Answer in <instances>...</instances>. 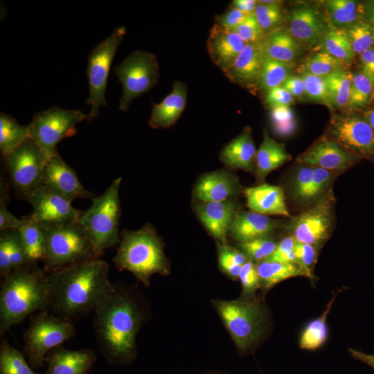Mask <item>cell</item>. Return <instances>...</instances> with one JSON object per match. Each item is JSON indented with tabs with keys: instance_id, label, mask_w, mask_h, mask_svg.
<instances>
[{
	"instance_id": "6da1fadb",
	"label": "cell",
	"mask_w": 374,
	"mask_h": 374,
	"mask_svg": "<svg viewBox=\"0 0 374 374\" xmlns=\"http://www.w3.org/2000/svg\"><path fill=\"white\" fill-rule=\"evenodd\" d=\"M93 312L102 355L110 365L132 364L137 356V334L148 315L142 297L131 287L113 283Z\"/></svg>"
},
{
	"instance_id": "7a4b0ae2",
	"label": "cell",
	"mask_w": 374,
	"mask_h": 374,
	"mask_svg": "<svg viewBox=\"0 0 374 374\" xmlns=\"http://www.w3.org/2000/svg\"><path fill=\"white\" fill-rule=\"evenodd\" d=\"M109 271L100 258L47 273L49 310L71 321L93 312L112 287Z\"/></svg>"
},
{
	"instance_id": "3957f363",
	"label": "cell",
	"mask_w": 374,
	"mask_h": 374,
	"mask_svg": "<svg viewBox=\"0 0 374 374\" xmlns=\"http://www.w3.org/2000/svg\"><path fill=\"white\" fill-rule=\"evenodd\" d=\"M50 309L47 272L37 265L15 269L3 278L0 291V337L27 317Z\"/></svg>"
},
{
	"instance_id": "277c9868",
	"label": "cell",
	"mask_w": 374,
	"mask_h": 374,
	"mask_svg": "<svg viewBox=\"0 0 374 374\" xmlns=\"http://www.w3.org/2000/svg\"><path fill=\"white\" fill-rule=\"evenodd\" d=\"M112 261L118 270L132 273L145 287H150L152 275L168 276L170 271L163 243L150 224L136 231L123 230Z\"/></svg>"
},
{
	"instance_id": "5b68a950",
	"label": "cell",
	"mask_w": 374,
	"mask_h": 374,
	"mask_svg": "<svg viewBox=\"0 0 374 374\" xmlns=\"http://www.w3.org/2000/svg\"><path fill=\"white\" fill-rule=\"evenodd\" d=\"M213 305L238 350L252 353L265 337L269 323L268 311L259 299H214Z\"/></svg>"
},
{
	"instance_id": "8992f818",
	"label": "cell",
	"mask_w": 374,
	"mask_h": 374,
	"mask_svg": "<svg viewBox=\"0 0 374 374\" xmlns=\"http://www.w3.org/2000/svg\"><path fill=\"white\" fill-rule=\"evenodd\" d=\"M42 225L45 238L43 263L47 273L101 258L78 221Z\"/></svg>"
},
{
	"instance_id": "52a82bcc",
	"label": "cell",
	"mask_w": 374,
	"mask_h": 374,
	"mask_svg": "<svg viewBox=\"0 0 374 374\" xmlns=\"http://www.w3.org/2000/svg\"><path fill=\"white\" fill-rule=\"evenodd\" d=\"M121 180V177L114 179L101 195L94 196L91 206L82 211L78 220L101 257L106 249L120 242Z\"/></svg>"
},
{
	"instance_id": "ba28073f",
	"label": "cell",
	"mask_w": 374,
	"mask_h": 374,
	"mask_svg": "<svg viewBox=\"0 0 374 374\" xmlns=\"http://www.w3.org/2000/svg\"><path fill=\"white\" fill-rule=\"evenodd\" d=\"M76 334L73 321L42 310L30 316L28 328L24 333L22 353L35 370L45 364L48 353L62 346Z\"/></svg>"
},
{
	"instance_id": "9c48e42d",
	"label": "cell",
	"mask_w": 374,
	"mask_h": 374,
	"mask_svg": "<svg viewBox=\"0 0 374 374\" xmlns=\"http://www.w3.org/2000/svg\"><path fill=\"white\" fill-rule=\"evenodd\" d=\"M125 33V26L116 28L109 36L91 50L88 56L87 74L89 96L86 104L91 106L87 119L89 123L98 116L100 107H107L105 92L109 71Z\"/></svg>"
},
{
	"instance_id": "30bf717a",
	"label": "cell",
	"mask_w": 374,
	"mask_h": 374,
	"mask_svg": "<svg viewBox=\"0 0 374 374\" xmlns=\"http://www.w3.org/2000/svg\"><path fill=\"white\" fill-rule=\"evenodd\" d=\"M87 119L79 109L52 107L35 114L30 128V139L49 158L57 151V145L76 132L75 127Z\"/></svg>"
},
{
	"instance_id": "8fae6325",
	"label": "cell",
	"mask_w": 374,
	"mask_h": 374,
	"mask_svg": "<svg viewBox=\"0 0 374 374\" xmlns=\"http://www.w3.org/2000/svg\"><path fill=\"white\" fill-rule=\"evenodd\" d=\"M114 73L123 86L118 109L126 111L135 98L157 84L159 66L154 54L135 51L115 66Z\"/></svg>"
},
{
	"instance_id": "7c38bea8",
	"label": "cell",
	"mask_w": 374,
	"mask_h": 374,
	"mask_svg": "<svg viewBox=\"0 0 374 374\" xmlns=\"http://www.w3.org/2000/svg\"><path fill=\"white\" fill-rule=\"evenodd\" d=\"M335 197L331 187L321 197L299 215L292 217L287 230L296 242L318 249L330 237L334 222Z\"/></svg>"
},
{
	"instance_id": "4fadbf2b",
	"label": "cell",
	"mask_w": 374,
	"mask_h": 374,
	"mask_svg": "<svg viewBox=\"0 0 374 374\" xmlns=\"http://www.w3.org/2000/svg\"><path fill=\"white\" fill-rule=\"evenodd\" d=\"M3 157L10 184L24 199L42 185L44 166L48 157L28 139Z\"/></svg>"
},
{
	"instance_id": "5bb4252c",
	"label": "cell",
	"mask_w": 374,
	"mask_h": 374,
	"mask_svg": "<svg viewBox=\"0 0 374 374\" xmlns=\"http://www.w3.org/2000/svg\"><path fill=\"white\" fill-rule=\"evenodd\" d=\"M327 135L359 158L374 160V131L364 115L334 114Z\"/></svg>"
},
{
	"instance_id": "9a60e30c",
	"label": "cell",
	"mask_w": 374,
	"mask_h": 374,
	"mask_svg": "<svg viewBox=\"0 0 374 374\" xmlns=\"http://www.w3.org/2000/svg\"><path fill=\"white\" fill-rule=\"evenodd\" d=\"M285 20L286 30L302 48L319 46L330 28L323 10L310 4L292 8L287 13Z\"/></svg>"
},
{
	"instance_id": "2e32d148",
	"label": "cell",
	"mask_w": 374,
	"mask_h": 374,
	"mask_svg": "<svg viewBox=\"0 0 374 374\" xmlns=\"http://www.w3.org/2000/svg\"><path fill=\"white\" fill-rule=\"evenodd\" d=\"M362 159L348 152L328 135L322 136L296 159L299 164L341 174Z\"/></svg>"
},
{
	"instance_id": "e0dca14e",
	"label": "cell",
	"mask_w": 374,
	"mask_h": 374,
	"mask_svg": "<svg viewBox=\"0 0 374 374\" xmlns=\"http://www.w3.org/2000/svg\"><path fill=\"white\" fill-rule=\"evenodd\" d=\"M33 207L30 217L41 224H63L77 222L82 211L71 202L41 185L24 198Z\"/></svg>"
},
{
	"instance_id": "ac0fdd59",
	"label": "cell",
	"mask_w": 374,
	"mask_h": 374,
	"mask_svg": "<svg viewBox=\"0 0 374 374\" xmlns=\"http://www.w3.org/2000/svg\"><path fill=\"white\" fill-rule=\"evenodd\" d=\"M42 185L72 202L77 199H90L94 194L86 189L75 171L57 152L51 156L44 168Z\"/></svg>"
},
{
	"instance_id": "d6986e66",
	"label": "cell",
	"mask_w": 374,
	"mask_h": 374,
	"mask_svg": "<svg viewBox=\"0 0 374 374\" xmlns=\"http://www.w3.org/2000/svg\"><path fill=\"white\" fill-rule=\"evenodd\" d=\"M96 359L90 348L71 350L60 346L46 355L44 374H88Z\"/></svg>"
},
{
	"instance_id": "ffe728a7",
	"label": "cell",
	"mask_w": 374,
	"mask_h": 374,
	"mask_svg": "<svg viewBox=\"0 0 374 374\" xmlns=\"http://www.w3.org/2000/svg\"><path fill=\"white\" fill-rule=\"evenodd\" d=\"M231 199L223 202H198L197 215L209 233L220 244H227V235L236 212Z\"/></svg>"
},
{
	"instance_id": "44dd1931",
	"label": "cell",
	"mask_w": 374,
	"mask_h": 374,
	"mask_svg": "<svg viewBox=\"0 0 374 374\" xmlns=\"http://www.w3.org/2000/svg\"><path fill=\"white\" fill-rule=\"evenodd\" d=\"M247 44L235 33L214 24L206 47L211 60L223 73L234 62Z\"/></svg>"
},
{
	"instance_id": "7402d4cb",
	"label": "cell",
	"mask_w": 374,
	"mask_h": 374,
	"mask_svg": "<svg viewBox=\"0 0 374 374\" xmlns=\"http://www.w3.org/2000/svg\"><path fill=\"white\" fill-rule=\"evenodd\" d=\"M240 190L238 178L233 174L217 170L204 175L195 186L193 197L199 202L229 200Z\"/></svg>"
},
{
	"instance_id": "603a6c76",
	"label": "cell",
	"mask_w": 374,
	"mask_h": 374,
	"mask_svg": "<svg viewBox=\"0 0 374 374\" xmlns=\"http://www.w3.org/2000/svg\"><path fill=\"white\" fill-rule=\"evenodd\" d=\"M262 57L260 42L247 44L224 74L234 84L249 89H256Z\"/></svg>"
},
{
	"instance_id": "cb8c5ba5",
	"label": "cell",
	"mask_w": 374,
	"mask_h": 374,
	"mask_svg": "<svg viewBox=\"0 0 374 374\" xmlns=\"http://www.w3.org/2000/svg\"><path fill=\"white\" fill-rule=\"evenodd\" d=\"M247 206L260 214L278 215L292 217L286 205L283 190L278 186L261 184L244 190Z\"/></svg>"
},
{
	"instance_id": "d4e9b609",
	"label": "cell",
	"mask_w": 374,
	"mask_h": 374,
	"mask_svg": "<svg viewBox=\"0 0 374 374\" xmlns=\"http://www.w3.org/2000/svg\"><path fill=\"white\" fill-rule=\"evenodd\" d=\"M187 104V87L176 80L171 92L159 103L154 104L148 120L149 125L154 129L169 128L179 118Z\"/></svg>"
},
{
	"instance_id": "484cf974",
	"label": "cell",
	"mask_w": 374,
	"mask_h": 374,
	"mask_svg": "<svg viewBox=\"0 0 374 374\" xmlns=\"http://www.w3.org/2000/svg\"><path fill=\"white\" fill-rule=\"evenodd\" d=\"M281 226L280 221L253 211L235 214L229 233L239 242L270 235Z\"/></svg>"
},
{
	"instance_id": "4316f807",
	"label": "cell",
	"mask_w": 374,
	"mask_h": 374,
	"mask_svg": "<svg viewBox=\"0 0 374 374\" xmlns=\"http://www.w3.org/2000/svg\"><path fill=\"white\" fill-rule=\"evenodd\" d=\"M257 150L250 127L227 143L220 153V160L231 168L255 172Z\"/></svg>"
},
{
	"instance_id": "83f0119b",
	"label": "cell",
	"mask_w": 374,
	"mask_h": 374,
	"mask_svg": "<svg viewBox=\"0 0 374 374\" xmlns=\"http://www.w3.org/2000/svg\"><path fill=\"white\" fill-rule=\"evenodd\" d=\"M260 43L264 55L293 66L302 50L286 28L281 27L267 35Z\"/></svg>"
},
{
	"instance_id": "f1b7e54d",
	"label": "cell",
	"mask_w": 374,
	"mask_h": 374,
	"mask_svg": "<svg viewBox=\"0 0 374 374\" xmlns=\"http://www.w3.org/2000/svg\"><path fill=\"white\" fill-rule=\"evenodd\" d=\"M291 159L285 145L276 141L263 131V139L256 157L255 175L258 182H262L272 171Z\"/></svg>"
},
{
	"instance_id": "f546056e",
	"label": "cell",
	"mask_w": 374,
	"mask_h": 374,
	"mask_svg": "<svg viewBox=\"0 0 374 374\" xmlns=\"http://www.w3.org/2000/svg\"><path fill=\"white\" fill-rule=\"evenodd\" d=\"M323 12L330 26L345 29L365 18V5L353 0H328Z\"/></svg>"
},
{
	"instance_id": "4dcf8cb0",
	"label": "cell",
	"mask_w": 374,
	"mask_h": 374,
	"mask_svg": "<svg viewBox=\"0 0 374 374\" xmlns=\"http://www.w3.org/2000/svg\"><path fill=\"white\" fill-rule=\"evenodd\" d=\"M17 229L21 242L32 265L44 261L45 257V238L41 223L33 220L30 215L24 216Z\"/></svg>"
},
{
	"instance_id": "1f68e13d",
	"label": "cell",
	"mask_w": 374,
	"mask_h": 374,
	"mask_svg": "<svg viewBox=\"0 0 374 374\" xmlns=\"http://www.w3.org/2000/svg\"><path fill=\"white\" fill-rule=\"evenodd\" d=\"M260 289L266 292L277 284L296 276H305L303 269L296 263H283L266 259L256 262Z\"/></svg>"
},
{
	"instance_id": "d6a6232c",
	"label": "cell",
	"mask_w": 374,
	"mask_h": 374,
	"mask_svg": "<svg viewBox=\"0 0 374 374\" xmlns=\"http://www.w3.org/2000/svg\"><path fill=\"white\" fill-rule=\"evenodd\" d=\"M337 294L338 292H334L322 314L305 326L299 341L301 349L316 350L325 344L328 337L327 318Z\"/></svg>"
},
{
	"instance_id": "836d02e7",
	"label": "cell",
	"mask_w": 374,
	"mask_h": 374,
	"mask_svg": "<svg viewBox=\"0 0 374 374\" xmlns=\"http://www.w3.org/2000/svg\"><path fill=\"white\" fill-rule=\"evenodd\" d=\"M353 75L348 69L338 70L325 77L330 109L339 110L348 106Z\"/></svg>"
},
{
	"instance_id": "e575fe53",
	"label": "cell",
	"mask_w": 374,
	"mask_h": 374,
	"mask_svg": "<svg viewBox=\"0 0 374 374\" xmlns=\"http://www.w3.org/2000/svg\"><path fill=\"white\" fill-rule=\"evenodd\" d=\"M28 139H30L28 125H21L15 118L1 113L0 150L3 156L14 150Z\"/></svg>"
},
{
	"instance_id": "d590c367",
	"label": "cell",
	"mask_w": 374,
	"mask_h": 374,
	"mask_svg": "<svg viewBox=\"0 0 374 374\" xmlns=\"http://www.w3.org/2000/svg\"><path fill=\"white\" fill-rule=\"evenodd\" d=\"M293 66L273 60L263 54L256 89L264 91L282 86L292 75Z\"/></svg>"
},
{
	"instance_id": "8d00e7d4",
	"label": "cell",
	"mask_w": 374,
	"mask_h": 374,
	"mask_svg": "<svg viewBox=\"0 0 374 374\" xmlns=\"http://www.w3.org/2000/svg\"><path fill=\"white\" fill-rule=\"evenodd\" d=\"M321 50L349 65L354 59L355 53L343 29L330 26L319 45Z\"/></svg>"
},
{
	"instance_id": "74e56055",
	"label": "cell",
	"mask_w": 374,
	"mask_h": 374,
	"mask_svg": "<svg viewBox=\"0 0 374 374\" xmlns=\"http://www.w3.org/2000/svg\"><path fill=\"white\" fill-rule=\"evenodd\" d=\"M0 374H39L29 364L23 353L6 339L0 344Z\"/></svg>"
},
{
	"instance_id": "f35d334b",
	"label": "cell",
	"mask_w": 374,
	"mask_h": 374,
	"mask_svg": "<svg viewBox=\"0 0 374 374\" xmlns=\"http://www.w3.org/2000/svg\"><path fill=\"white\" fill-rule=\"evenodd\" d=\"M253 14L265 36L280 28L285 19L280 1H258Z\"/></svg>"
},
{
	"instance_id": "ab89813d",
	"label": "cell",
	"mask_w": 374,
	"mask_h": 374,
	"mask_svg": "<svg viewBox=\"0 0 374 374\" xmlns=\"http://www.w3.org/2000/svg\"><path fill=\"white\" fill-rule=\"evenodd\" d=\"M348 65L334 57L323 51H319L303 61L299 69L300 72H308L310 74L326 77L340 70L348 69Z\"/></svg>"
},
{
	"instance_id": "60d3db41",
	"label": "cell",
	"mask_w": 374,
	"mask_h": 374,
	"mask_svg": "<svg viewBox=\"0 0 374 374\" xmlns=\"http://www.w3.org/2000/svg\"><path fill=\"white\" fill-rule=\"evenodd\" d=\"M313 172L314 167L303 165L294 173L290 184V193L293 200L299 205L308 206L312 204Z\"/></svg>"
},
{
	"instance_id": "b9f144b4",
	"label": "cell",
	"mask_w": 374,
	"mask_h": 374,
	"mask_svg": "<svg viewBox=\"0 0 374 374\" xmlns=\"http://www.w3.org/2000/svg\"><path fill=\"white\" fill-rule=\"evenodd\" d=\"M217 256L220 270L234 280L238 279L241 267L249 260L240 249L227 244L217 243Z\"/></svg>"
},
{
	"instance_id": "7bdbcfd3",
	"label": "cell",
	"mask_w": 374,
	"mask_h": 374,
	"mask_svg": "<svg viewBox=\"0 0 374 374\" xmlns=\"http://www.w3.org/2000/svg\"><path fill=\"white\" fill-rule=\"evenodd\" d=\"M374 99V83L362 73L353 75L348 107L362 109L371 104Z\"/></svg>"
},
{
	"instance_id": "ee69618b",
	"label": "cell",
	"mask_w": 374,
	"mask_h": 374,
	"mask_svg": "<svg viewBox=\"0 0 374 374\" xmlns=\"http://www.w3.org/2000/svg\"><path fill=\"white\" fill-rule=\"evenodd\" d=\"M355 54L374 47V28L366 20H361L344 29Z\"/></svg>"
},
{
	"instance_id": "f6af8a7d",
	"label": "cell",
	"mask_w": 374,
	"mask_h": 374,
	"mask_svg": "<svg viewBox=\"0 0 374 374\" xmlns=\"http://www.w3.org/2000/svg\"><path fill=\"white\" fill-rule=\"evenodd\" d=\"M269 118L274 132L280 137H289L296 130V119L290 105L271 108Z\"/></svg>"
},
{
	"instance_id": "bcb514c9",
	"label": "cell",
	"mask_w": 374,
	"mask_h": 374,
	"mask_svg": "<svg viewBox=\"0 0 374 374\" xmlns=\"http://www.w3.org/2000/svg\"><path fill=\"white\" fill-rule=\"evenodd\" d=\"M277 244L278 242L271 235H267L239 242V247L249 260L258 262L268 259L275 251Z\"/></svg>"
},
{
	"instance_id": "7dc6e473",
	"label": "cell",
	"mask_w": 374,
	"mask_h": 374,
	"mask_svg": "<svg viewBox=\"0 0 374 374\" xmlns=\"http://www.w3.org/2000/svg\"><path fill=\"white\" fill-rule=\"evenodd\" d=\"M238 279L242 285L240 299L247 301L254 299L257 290L260 289L256 262L249 259L241 267Z\"/></svg>"
},
{
	"instance_id": "c3c4849f",
	"label": "cell",
	"mask_w": 374,
	"mask_h": 374,
	"mask_svg": "<svg viewBox=\"0 0 374 374\" xmlns=\"http://www.w3.org/2000/svg\"><path fill=\"white\" fill-rule=\"evenodd\" d=\"M305 84V97L308 100L328 105V95L325 77L300 72Z\"/></svg>"
},
{
	"instance_id": "681fc988",
	"label": "cell",
	"mask_w": 374,
	"mask_h": 374,
	"mask_svg": "<svg viewBox=\"0 0 374 374\" xmlns=\"http://www.w3.org/2000/svg\"><path fill=\"white\" fill-rule=\"evenodd\" d=\"M319 250L315 247L296 242L294 251L297 264L304 271L305 277L312 280L315 278L314 268L317 262Z\"/></svg>"
},
{
	"instance_id": "f907efd6",
	"label": "cell",
	"mask_w": 374,
	"mask_h": 374,
	"mask_svg": "<svg viewBox=\"0 0 374 374\" xmlns=\"http://www.w3.org/2000/svg\"><path fill=\"white\" fill-rule=\"evenodd\" d=\"M233 32L238 34L247 44L259 43L265 37L254 14L248 15Z\"/></svg>"
},
{
	"instance_id": "816d5d0a",
	"label": "cell",
	"mask_w": 374,
	"mask_h": 374,
	"mask_svg": "<svg viewBox=\"0 0 374 374\" xmlns=\"http://www.w3.org/2000/svg\"><path fill=\"white\" fill-rule=\"evenodd\" d=\"M8 233L12 271L32 265L28 258L18 230L10 229L8 230Z\"/></svg>"
},
{
	"instance_id": "f5cc1de1",
	"label": "cell",
	"mask_w": 374,
	"mask_h": 374,
	"mask_svg": "<svg viewBox=\"0 0 374 374\" xmlns=\"http://www.w3.org/2000/svg\"><path fill=\"white\" fill-rule=\"evenodd\" d=\"M0 193V231L10 229H18L21 224V219L17 218L7 208L8 194L4 180L1 179Z\"/></svg>"
},
{
	"instance_id": "db71d44e",
	"label": "cell",
	"mask_w": 374,
	"mask_h": 374,
	"mask_svg": "<svg viewBox=\"0 0 374 374\" xmlns=\"http://www.w3.org/2000/svg\"><path fill=\"white\" fill-rule=\"evenodd\" d=\"M296 240L290 235L278 242L276 248L269 260L283 263H296L294 249Z\"/></svg>"
},
{
	"instance_id": "11a10c76",
	"label": "cell",
	"mask_w": 374,
	"mask_h": 374,
	"mask_svg": "<svg viewBox=\"0 0 374 374\" xmlns=\"http://www.w3.org/2000/svg\"><path fill=\"white\" fill-rule=\"evenodd\" d=\"M248 15H249L230 7L225 12L215 17V24L222 29L233 31Z\"/></svg>"
},
{
	"instance_id": "9f6ffc18",
	"label": "cell",
	"mask_w": 374,
	"mask_h": 374,
	"mask_svg": "<svg viewBox=\"0 0 374 374\" xmlns=\"http://www.w3.org/2000/svg\"><path fill=\"white\" fill-rule=\"evenodd\" d=\"M294 100V97L282 86L271 89L265 92V103L270 109L290 105Z\"/></svg>"
},
{
	"instance_id": "6f0895ef",
	"label": "cell",
	"mask_w": 374,
	"mask_h": 374,
	"mask_svg": "<svg viewBox=\"0 0 374 374\" xmlns=\"http://www.w3.org/2000/svg\"><path fill=\"white\" fill-rule=\"evenodd\" d=\"M12 271L8 230L0 231V275L2 278Z\"/></svg>"
},
{
	"instance_id": "680465c9",
	"label": "cell",
	"mask_w": 374,
	"mask_h": 374,
	"mask_svg": "<svg viewBox=\"0 0 374 374\" xmlns=\"http://www.w3.org/2000/svg\"><path fill=\"white\" fill-rule=\"evenodd\" d=\"M360 72L374 83V47L360 54Z\"/></svg>"
},
{
	"instance_id": "91938a15",
	"label": "cell",
	"mask_w": 374,
	"mask_h": 374,
	"mask_svg": "<svg viewBox=\"0 0 374 374\" xmlns=\"http://www.w3.org/2000/svg\"><path fill=\"white\" fill-rule=\"evenodd\" d=\"M282 87L287 90L294 98L305 96V84L300 75H290L285 81Z\"/></svg>"
},
{
	"instance_id": "94428289",
	"label": "cell",
	"mask_w": 374,
	"mask_h": 374,
	"mask_svg": "<svg viewBox=\"0 0 374 374\" xmlns=\"http://www.w3.org/2000/svg\"><path fill=\"white\" fill-rule=\"evenodd\" d=\"M257 5L258 1L256 0H234L231 2L230 7L251 15L254 13Z\"/></svg>"
},
{
	"instance_id": "6125c7cd",
	"label": "cell",
	"mask_w": 374,
	"mask_h": 374,
	"mask_svg": "<svg viewBox=\"0 0 374 374\" xmlns=\"http://www.w3.org/2000/svg\"><path fill=\"white\" fill-rule=\"evenodd\" d=\"M348 350L355 359L367 364L374 370V355L366 354L352 348H349Z\"/></svg>"
},
{
	"instance_id": "be15d7a7",
	"label": "cell",
	"mask_w": 374,
	"mask_h": 374,
	"mask_svg": "<svg viewBox=\"0 0 374 374\" xmlns=\"http://www.w3.org/2000/svg\"><path fill=\"white\" fill-rule=\"evenodd\" d=\"M365 19L374 28V4L372 1L365 5Z\"/></svg>"
},
{
	"instance_id": "e7e4bbea",
	"label": "cell",
	"mask_w": 374,
	"mask_h": 374,
	"mask_svg": "<svg viewBox=\"0 0 374 374\" xmlns=\"http://www.w3.org/2000/svg\"><path fill=\"white\" fill-rule=\"evenodd\" d=\"M364 116L367 119L374 131V108L364 112Z\"/></svg>"
},
{
	"instance_id": "03108f58",
	"label": "cell",
	"mask_w": 374,
	"mask_h": 374,
	"mask_svg": "<svg viewBox=\"0 0 374 374\" xmlns=\"http://www.w3.org/2000/svg\"><path fill=\"white\" fill-rule=\"evenodd\" d=\"M203 374H229L227 373L220 371H209Z\"/></svg>"
},
{
	"instance_id": "003e7915",
	"label": "cell",
	"mask_w": 374,
	"mask_h": 374,
	"mask_svg": "<svg viewBox=\"0 0 374 374\" xmlns=\"http://www.w3.org/2000/svg\"><path fill=\"white\" fill-rule=\"evenodd\" d=\"M372 3L374 4V1H372Z\"/></svg>"
}]
</instances>
